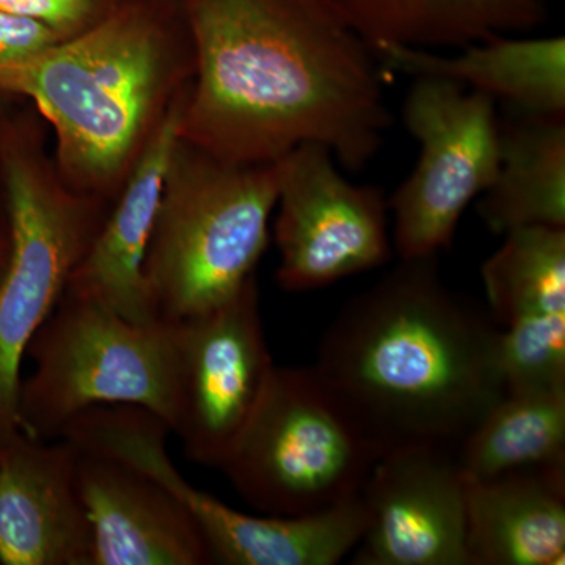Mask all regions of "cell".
Listing matches in <instances>:
<instances>
[{
  "label": "cell",
  "instance_id": "1",
  "mask_svg": "<svg viewBox=\"0 0 565 565\" xmlns=\"http://www.w3.org/2000/svg\"><path fill=\"white\" fill-rule=\"evenodd\" d=\"M195 50L182 140L241 162L318 141L352 172L392 121L381 63L332 0H181Z\"/></svg>",
  "mask_w": 565,
  "mask_h": 565
},
{
  "label": "cell",
  "instance_id": "2",
  "mask_svg": "<svg viewBox=\"0 0 565 565\" xmlns=\"http://www.w3.org/2000/svg\"><path fill=\"white\" fill-rule=\"evenodd\" d=\"M501 329L411 259L344 305L313 367L382 452L459 448L505 392ZM382 455V456H384Z\"/></svg>",
  "mask_w": 565,
  "mask_h": 565
},
{
  "label": "cell",
  "instance_id": "3",
  "mask_svg": "<svg viewBox=\"0 0 565 565\" xmlns=\"http://www.w3.org/2000/svg\"><path fill=\"white\" fill-rule=\"evenodd\" d=\"M193 76L181 0H125L95 28L0 66V92L28 98L51 126L66 184L111 203Z\"/></svg>",
  "mask_w": 565,
  "mask_h": 565
},
{
  "label": "cell",
  "instance_id": "4",
  "mask_svg": "<svg viewBox=\"0 0 565 565\" xmlns=\"http://www.w3.org/2000/svg\"><path fill=\"white\" fill-rule=\"evenodd\" d=\"M277 200V161H232L178 134L145 259L159 319L210 310L256 277Z\"/></svg>",
  "mask_w": 565,
  "mask_h": 565
},
{
  "label": "cell",
  "instance_id": "5",
  "mask_svg": "<svg viewBox=\"0 0 565 565\" xmlns=\"http://www.w3.org/2000/svg\"><path fill=\"white\" fill-rule=\"evenodd\" d=\"M10 255L0 275V444L20 430L18 393L29 344L61 302L110 202L73 191L36 122L0 131Z\"/></svg>",
  "mask_w": 565,
  "mask_h": 565
},
{
  "label": "cell",
  "instance_id": "6",
  "mask_svg": "<svg viewBox=\"0 0 565 565\" xmlns=\"http://www.w3.org/2000/svg\"><path fill=\"white\" fill-rule=\"evenodd\" d=\"M25 359L32 373L21 379L18 424L29 437L58 440L74 419L103 405L147 408L172 429V322L129 321L106 305L65 291Z\"/></svg>",
  "mask_w": 565,
  "mask_h": 565
},
{
  "label": "cell",
  "instance_id": "7",
  "mask_svg": "<svg viewBox=\"0 0 565 565\" xmlns=\"http://www.w3.org/2000/svg\"><path fill=\"white\" fill-rule=\"evenodd\" d=\"M382 455L313 366H274L218 470L259 514L296 516L356 497Z\"/></svg>",
  "mask_w": 565,
  "mask_h": 565
},
{
  "label": "cell",
  "instance_id": "8",
  "mask_svg": "<svg viewBox=\"0 0 565 565\" xmlns=\"http://www.w3.org/2000/svg\"><path fill=\"white\" fill-rule=\"evenodd\" d=\"M415 79L403 117L419 143V159L388 202L394 248L403 262L438 258L451 247L463 211L500 169L494 99L445 77Z\"/></svg>",
  "mask_w": 565,
  "mask_h": 565
},
{
  "label": "cell",
  "instance_id": "9",
  "mask_svg": "<svg viewBox=\"0 0 565 565\" xmlns=\"http://www.w3.org/2000/svg\"><path fill=\"white\" fill-rule=\"evenodd\" d=\"M333 159L318 141L277 159V280L286 291H313L392 258L384 191L352 184Z\"/></svg>",
  "mask_w": 565,
  "mask_h": 565
},
{
  "label": "cell",
  "instance_id": "10",
  "mask_svg": "<svg viewBox=\"0 0 565 565\" xmlns=\"http://www.w3.org/2000/svg\"><path fill=\"white\" fill-rule=\"evenodd\" d=\"M173 323L177 396L172 433L191 462L221 467L273 374L259 288Z\"/></svg>",
  "mask_w": 565,
  "mask_h": 565
},
{
  "label": "cell",
  "instance_id": "11",
  "mask_svg": "<svg viewBox=\"0 0 565 565\" xmlns=\"http://www.w3.org/2000/svg\"><path fill=\"white\" fill-rule=\"evenodd\" d=\"M367 527L356 565H470L467 478L455 449L411 445L386 451L360 492Z\"/></svg>",
  "mask_w": 565,
  "mask_h": 565
},
{
  "label": "cell",
  "instance_id": "12",
  "mask_svg": "<svg viewBox=\"0 0 565 565\" xmlns=\"http://www.w3.org/2000/svg\"><path fill=\"white\" fill-rule=\"evenodd\" d=\"M81 448L22 430L0 444V565H93Z\"/></svg>",
  "mask_w": 565,
  "mask_h": 565
},
{
  "label": "cell",
  "instance_id": "13",
  "mask_svg": "<svg viewBox=\"0 0 565 565\" xmlns=\"http://www.w3.org/2000/svg\"><path fill=\"white\" fill-rule=\"evenodd\" d=\"M77 486L93 565H207L210 548L180 498L121 460L82 451Z\"/></svg>",
  "mask_w": 565,
  "mask_h": 565
},
{
  "label": "cell",
  "instance_id": "14",
  "mask_svg": "<svg viewBox=\"0 0 565 565\" xmlns=\"http://www.w3.org/2000/svg\"><path fill=\"white\" fill-rule=\"evenodd\" d=\"M185 98L145 148L66 286L134 322L162 321L145 278V259Z\"/></svg>",
  "mask_w": 565,
  "mask_h": 565
},
{
  "label": "cell",
  "instance_id": "15",
  "mask_svg": "<svg viewBox=\"0 0 565 565\" xmlns=\"http://www.w3.org/2000/svg\"><path fill=\"white\" fill-rule=\"evenodd\" d=\"M470 565H563L565 463L467 479Z\"/></svg>",
  "mask_w": 565,
  "mask_h": 565
},
{
  "label": "cell",
  "instance_id": "16",
  "mask_svg": "<svg viewBox=\"0 0 565 565\" xmlns=\"http://www.w3.org/2000/svg\"><path fill=\"white\" fill-rule=\"evenodd\" d=\"M452 57L415 47L374 50L385 68L408 76H435L459 82L470 90L500 99L509 109L525 114L565 115V40H514L497 36L468 44Z\"/></svg>",
  "mask_w": 565,
  "mask_h": 565
},
{
  "label": "cell",
  "instance_id": "17",
  "mask_svg": "<svg viewBox=\"0 0 565 565\" xmlns=\"http://www.w3.org/2000/svg\"><path fill=\"white\" fill-rule=\"evenodd\" d=\"M371 47H465L527 32L545 21L544 0H332Z\"/></svg>",
  "mask_w": 565,
  "mask_h": 565
},
{
  "label": "cell",
  "instance_id": "18",
  "mask_svg": "<svg viewBox=\"0 0 565 565\" xmlns=\"http://www.w3.org/2000/svg\"><path fill=\"white\" fill-rule=\"evenodd\" d=\"M478 204L497 234L565 228V115L511 110L500 120V169Z\"/></svg>",
  "mask_w": 565,
  "mask_h": 565
},
{
  "label": "cell",
  "instance_id": "19",
  "mask_svg": "<svg viewBox=\"0 0 565 565\" xmlns=\"http://www.w3.org/2000/svg\"><path fill=\"white\" fill-rule=\"evenodd\" d=\"M456 457L467 479L565 463V386L505 390Z\"/></svg>",
  "mask_w": 565,
  "mask_h": 565
},
{
  "label": "cell",
  "instance_id": "20",
  "mask_svg": "<svg viewBox=\"0 0 565 565\" xmlns=\"http://www.w3.org/2000/svg\"><path fill=\"white\" fill-rule=\"evenodd\" d=\"M481 267L494 323L565 313V228L530 226L504 234Z\"/></svg>",
  "mask_w": 565,
  "mask_h": 565
},
{
  "label": "cell",
  "instance_id": "21",
  "mask_svg": "<svg viewBox=\"0 0 565 565\" xmlns=\"http://www.w3.org/2000/svg\"><path fill=\"white\" fill-rule=\"evenodd\" d=\"M500 360L505 390L565 386V313L501 329Z\"/></svg>",
  "mask_w": 565,
  "mask_h": 565
},
{
  "label": "cell",
  "instance_id": "22",
  "mask_svg": "<svg viewBox=\"0 0 565 565\" xmlns=\"http://www.w3.org/2000/svg\"><path fill=\"white\" fill-rule=\"evenodd\" d=\"M125 0H0V10L47 25L63 39L79 35L110 17Z\"/></svg>",
  "mask_w": 565,
  "mask_h": 565
},
{
  "label": "cell",
  "instance_id": "23",
  "mask_svg": "<svg viewBox=\"0 0 565 565\" xmlns=\"http://www.w3.org/2000/svg\"><path fill=\"white\" fill-rule=\"evenodd\" d=\"M63 40L47 25L0 10V66L32 61Z\"/></svg>",
  "mask_w": 565,
  "mask_h": 565
},
{
  "label": "cell",
  "instance_id": "24",
  "mask_svg": "<svg viewBox=\"0 0 565 565\" xmlns=\"http://www.w3.org/2000/svg\"><path fill=\"white\" fill-rule=\"evenodd\" d=\"M10 255V230L9 221L0 225V275L6 269L7 259Z\"/></svg>",
  "mask_w": 565,
  "mask_h": 565
}]
</instances>
